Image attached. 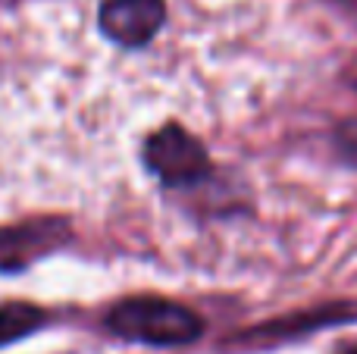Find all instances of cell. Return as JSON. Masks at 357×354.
Returning <instances> with one entry per match:
<instances>
[{
	"label": "cell",
	"instance_id": "obj_1",
	"mask_svg": "<svg viewBox=\"0 0 357 354\" xmlns=\"http://www.w3.org/2000/svg\"><path fill=\"white\" fill-rule=\"evenodd\" d=\"M107 330L126 342L178 348L204 336V320L188 305L160 298V295H132L110 307Z\"/></svg>",
	"mask_w": 357,
	"mask_h": 354
},
{
	"label": "cell",
	"instance_id": "obj_6",
	"mask_svg": "<svg viewBox=\"0 0 357 354\" xmlns=\"http://www.w3.org/2000/svg\"><path fill=\"white\" fill-rule=\"evenodd\" d=\"M335 148H339V154L345 157L351 167H357V116L345 119V123L335 129Z\"/></svg>",
	"mask_w": 357,
	"mask_h": 354
},
{
	"label": "cell",
	"instance_id": "obj_3",
	"mask_svg": "<svg viewBox=\"0 0 357 354\" xmlns=\"http://www.w3.org/2000/svg\"><path fill=\"white\" fill-rule=\"evenodd\" d=\"M351 320H357V301H335V305L295 311V314H285V317L266 320V323H260V326H251V330H241L238 336L226 339V348H241V345H245V348H266V345L314 336V332L326 330V326L351 323Z\"/></svg>",
	"mask_w": 357,
	"mask_h": 354
},
{
	"label": "cell",
	"instance_id": "obj_4",
	"mask_svg": "<svg viewBox=\"0 0 357 354\" xmlns=\"http://www.w3.org/2000/svg\"><path fill=\"white\" fill-rule=\"evenodd\" d=\"M167 22V0H104L98 25L119 47H144Z\"/></svg>",
	"mask_w": 357,
	"mask_h": 354
},
{
	"label": "cell",
	"instance_id": "obj_2",
	"mask_svg": "<svg viewBox=\"0 0 357 354\" xmlns=\"http://www.w3.org/2000/svg\"><path fill=\"white\" fill-rule=\"evenodd\" d=\"M142 157L148 173L167 188H191L213 173L207 148L178 123H167L148 135Z\"/></svg>",
	"mask_w": 357,
	"mask_h": 354
},
{
	"label": "cell",
	"instance_id": "obj_7",
	"mask_svg": "<svg viewBox=\"0 0 357 354\" xmlns=\"http://www.w3.org/2000/svg\"><path fill=\"white\" fill-rule=\"evenodd\" d=\"M47 236L44 229H35V226H19V229H0V251L6 248H19V245H29L35 238Z\"/></svg>",
	"mask_w": 357,
	"mask_h": 354
},
{
	"label": "cell",
	"instance_id": "obj_8",
	"mask_svg": "<svg viewBox=\"0 0 357 354\" xmlns=\"http://www.w3.org/2000/svg\"><path fill=\"white\" fill-rule=\"evenodd\" d=\"M335 354H357V342H354V345H342V348L335 351Z\"/></svg>",
	"mask_w": 357,
	"mask_h": 354
},
{
	"label": "cell",
	"instance_id": "obj_5",
	"mask_svg": "<svg viewBox=\"0 0 357 354\" xmlns=\"http://www.w3.org/2000/svg\"><path fill=\"white\" fill-rule=\"evenodd\" d=\"M47 323V311L29 301H6L0 305V348L25 336H35Z\"/></svg>",
	"mask_w": 357,
	"mask_h": 354
}]
</instances>
